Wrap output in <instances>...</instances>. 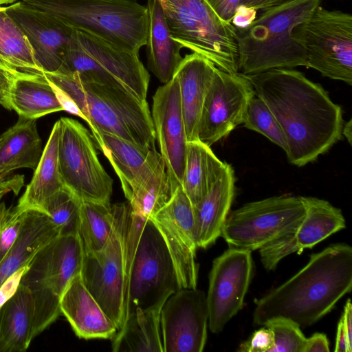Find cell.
Listing matches in <instances>:
<instances>
[{"label": "cell", "instance_id": "cell-1", "mask_svg": "<svg viewBox=\"0 0 352 352\" xmlns=\"http://www.w3.org/2000/svg\"><path fill=\"white\" fill-rule=\"evenodd\" d=\"M245 76L278 122L292 164L316 160L342 138L341 107L301 72L276 68Z\"/></svg>", "mask_w": 352, "mask_h": 352}, {"label": "cell", "instance_id": "cell-2", "mask_svg": "<svg viewBox=\"0 0 352 352\" xmlns=\"http://www.w3.org/2000/svg\"><path fill=\"white\" fill-rule=\"evenodd\" d=\"M351 287L352 248L332 244L311 254L298 273L256 300L253 323L263 326L282 317L300 328L311 326L331 311Z\"/></svg>", "mask_w": 352, "mask_h": 352}, {"label": "cell", "instance_id": "cell-3", "mask_svg": "<svg viewBox=\"0 0 352 352\" xmlns=\"http://www.w3.org/2000/svg\"><path fill=\"white\" fill-rule=\"evenodd\" d=\"M63 111L77 116L91 132L102 131L144 147L155 146L151 113L123 87L85 80L76 73H44Z\"/></svg>", "mask_w": 352, "mask_h": 352}, {"label": "cell", "instance_id": "cell-4", "mask_svg": "<svg viewBox=\"0 0 352 352\" xmlns=\"http://www.w3.org/2000/svg\"><path fill=\"white\" fill-rule=\"evenodd\" d=\"M320 3L321 0H295L265 10L245 26H234L239 73L248 76L276 68L307 67L305 50L293 37V32Z\"/></svg>", "mask_w": 352, "mask_h": 352}, {"label": "cell", "instance_id": "cell-5", "mask_svg": "<svg viewBox=\"0 0 352 352\" xmlns=\"http://www.w3.org/2000/svg\"><path fill=\"white\" fill-rule=\"evenodd\" d=\"M21 3L122 50L139 54L146 43L147 8L134 0H21Z\"/></svg>", "mask_w": 352, "mask_h": 352}, {"label": "cell", "instance_id": "cell-6", "mask_svg": "<svg viewBox=\"0 0 352 352\" xmlns=\"http://www.w3.org/2000/svg\"><path fill=\"white\" fill-rule=\"evenodd\" d=\"M170 36L230 74L239 73L235 28L221 20L206 0H158Z\"/></svg>", "mask_w": 352, "mask_h": 352}, {"label": "cell", "instance_id": "cell-7", "mask_svg": "<svg viewBox=\"0 0 352 352\" xmlns=\"http://www.w3.org/2000/svg\"><path fill=\"white\" fill-rule=\"evenodd\" d=\"M82 258L78 235H59L34 256L21 280L32 298L34 338L61 314L60 296L70 280L80 273Z\"/></svg>", "mask_w": 352, "mask_h": 352}, {"label": "cell", "instance_id": "cell-8", "mask_svg": "<svg viewBox=\"0 0 352 352\" xmlns=\"http://www.w3.org/2000/svg\"><path fill=\"white\" fill-rule=\"evenodd\" d=\"M112 208V232L100 250L83 253L80 274L86 288L118 331L126 318V239L131 206L128 202Z\"/></svg>", "mask_w": 352, "mask_h": 352}, {"label": "cell", "instance_id": "cell-9", "mask_svg": "<svg viewBox=\"0 0 352 352\" xmlns=\"http://www.w3.org/2000/svg\"><path fill=\"white\" fill-rule=\"evenodd\" d=\"M57 72L76 73L85 80L123 87L146 100L150 75L139 54L119 49L83 31L73 30Z\"/></svg>", "mask_w": 352, "mask_h": 352}, {"label": "cell", "instance_id": "cell-10", "mask_svg": "<svg viewBox=\"0 0 352 352\" xmlns=\"http://www.w3.org/2000/svg\"><path fill=\"white\" fill-rule=\"evenodd\" d=\"M305 48L307 67L323 76L352 85V15L318 6L294 30Z\"/></svg>", "mask_w": 352, "mask_h": 352}, {"label": "cell", "instance_id": "cell-11", "mask_svg": "<svg viewBox=\"0 0 352 352\" xmlns=\"http://www.w3.org/2000/svg\"><path fill=\"white\" fill-rule=\"evenodd\" d=\"M305 214L301 197L283 195L248 203L228 213L221 236L230 248L259 250L294 229Z\"/></svg>", "mask_w": 352, "mask_h": 352}, {"label": "cell", "instance_id": "cell-12", "mask_svg": "<svg viewBox=\"0 0 352 352\" xmlns=\"http://www.w3.org/2000/svg\"><path fill=\"white\" fill-rule=\"evenodd\" d=\"M179 289L168 250L155 225L148 219L129 270L126 316L137 309L164 304Z\"/></svg>", "mask_w": 352, "mask_h": 352}, {"label": "cell", "instance_id": "cell-13", "mask_svg": "<svg viewBox=\"0 0 352 352\" xmlns=\"http://www.w3.org/2000/svg\"><path fill=\"white\" fill-rule=\"evenodd\" d=\"M58 120V167L65 188L80 200L110 203L113 181L99 161L92 135L76 120Z\"/></svg>", "mask_w": 352, "mask_h": 352}, {"label": "cell", "instance_id": "cell-14", "mask_svg": "<svg viewBox=\"0 0 352 352\" xmlns=\"http://www.w3.org/2000/svg\"><path fill=\"white\" fill-rule=\"evenodd\" d=\"M253 272L250 250L229 248L213 261L206 295L211 332H221L241 309Z\"/></svg>", "mask_w": 352, "mask_h": 352}, {"label": "cell", "instance_id": "cell-15", "mask_svg": "<svg viewBox=\"0 0 352 352\" xmlns=\"http://www.w3.org/2000/svg\"><path fill=\"white\" fill-rule=\"evenodd\" d=\"M254 95L244 75L217 68L202 106L197 139L210 146L227 136L243 123L248 103Z\"/></svg>", "mask_w": 352, "mask_h": 352}, {"label": "cell", "instance_id": "cell-16", "mask_svg": "<svg viewBox=\"0 0 352 352\" xmlns=\"http://www.w3.org/2000/svg\"><path fill=\"white\" fill-rule=\"evenodd\" d=\"M161 234L173 261L180 289H195L199 265L192 206L181 186L150 218Z\"/></svg>", "mask_w": 352, "mask_h": 352}, {"label": "cell", "instance_id": "cell-17", "mask_svg": "<svg viewBox=\"0 0 352 352\" xmlns=\"http://www.w3.org/2000/svg\"><path fill=\"white\" fill-rule=\"evenodd\" d=\"M206 295L182 288L164 302L160 315L163 352H201L207 340Z\"/></svg>", "mask_w": 352, "mask_h": 352}, {"label": "cell", "instance_id": "cell-18", "mask_svg": "<svg viewBox=\"0 0 352 352\" xmlns=\"http://www.w3.org/2000/svg\"><path fill=\"white\" fill-rule=\"evenodd\" d=\"M152 120L160 153L173 187L182 185L187 139L177 78L158 87L153 98Z\"/></svg>", "mask_w": 352, "mask_h": 352}, {"label": "cell", "instance_id": "cell-19", "mask_svg": "<svg viewBox=\"0 0 352 352\" xmlns=\"http://www.w3.org/2000/svg\"><path fill=\"white\" fill-rule=\"evenodd\" d=\"M6 12L26 37L44 72H58L74 29L52 15L27 7L21 1L6 6Z\"/></svg>", "mask_w": 352, "mask_h": 352}, {"label": "cell", "instance_id": "cell-20", "mask_svg": "<svg viewBox=\"0 0 352 352\" xmlns=\"http://www.w3.org/2000/svg\"><path fill=\"white\" fill-rule=\"evenodd\" d=\"M91 133L118 176L126 198L162 161L155 146H141L102 131Z\"/></svg>", "mask_w": 352, "mask_h": 352}, {"label": "cell", "instance_id": "cell-21", "mask_svg": "<svg viewBox=\"0 0 352 352\" xmlns=\"http://www.w3.org/2000/svg\"><path fill=\"white\" fill-rule=\"evenodd\" d=\"M60 308L80 338L111 339L118 331L115 323L86 288L80 274L67 284L60 296Z\"/></svg>", "mask_w": 352, "mask_h": 352}, {"label": "cell", "instance_id": "cell-22", "mask_svg": "<svg viewBox=\"0 0 352 352\" xmlns=\"http://www.w3.org/2000/svg\"><path fill=\"white\" fill-rule=\"evenodd\" d=\"M206 57L192 52L182 59L174 76L177 78L187 141L197 139L202 106L217 69Z\"/></svg>", "mask_w": 352, "mask_h": 352}, {"label": "cell", "instance_id": "cell-23", "mask_svg": "<svg viewBox=\"0 0 352 352\" xmlns=\"http://www.w3.org/2000/svg\"><path fill=\"white\" fill-rule=\"evenodd\" d=\"M234 183V170L226 163L205 197L192 206L197 248H207L221 236L233 201Z\"/></svg>", "mask_w": 352, "mask_h": 352}, {"label": "cell", "instance_id": "cell-24", "mask_svg": "<svg viewBox=\"0 0 352 352\" xmlns=\"http://www.w3.org/2000/svg\"><path fill=\"white\" fill-rule=\"evenodd\" d=\"M59 235L60 228L45 214L25 211L15 242L0 263V287L18 270L29 266L37 252Z\"/></svg>", "mask_w": 352, "mask_h": 352}, {"label": "cell", "instance_id": "cell-25", "mask_svg": "<svg viewBox=\"0 0 352 352\" xmlns=\"http://www.w3.org/2000/svg\"><path fill=\"white\" fill-rule=\"evenodd\" d=\"M146 56L148 69L163 84L169 82L181 63L182 47L173 40L158 0H148Z\"/></svg>", "mask_w": 352, "mask_h": 352}, {"label": "cell", "instance_id": "cell-26", "mask_svg": "<svg viewBox=\"0 0 352 352\" xmlns=\"http://www.w3.org/2000/svg\"><path fill=\"white\" fill-rule=\"evenodd\" d=\"M60 122L53 126L40 161L30 182L19 199L16 208L21 212L35 210L41 212L47 200L65 188L58 167Z\"/></svg>", "mask_w": 352, "mask_h": 352}, {"label": "cell", "instance_id": "cell-27", "mask_svg": "<svg viewBox=\"0 0 352 352\" xmlns=\"http://www.w3.org/2000/svg\"><path fill=\"white\" fill-rule=\"evenodd\" d=\"M42 153L36 120L19 117L0 136V175L12 174L19 168L35 170Z\"/></svg>", "mask_w": 352, "mask_h": 352}, {"label": "cell", "instance_id": "cell-28", "mask_svg": "<svg viewBox=\"0 0 352 352\" xmlns=\"http://www.w3.org/2000/svg\"><path fill=\"white\" fill-rule=\"evenodd\" d=\"M34 305L28 288L20 283L0 309V352H23L34 339Z\"/></svg>", "mask_w": 352, "mask_h": 352}, {"label": "cell", "instance_id": "cell-29", "mask_svg": "<svg viewBox=\"0 0 352 352\" xmlns=\"http://www.w3.org/2000/svg\"><path fill=\"white\" fill-rule=\"evenodd\" d=\"M301 199L305 206V214L301 222L289 232L298 254L346 227L341 210L327 201L311 197Z\"/></svg>", "mask_w": 352, "mask_h": 352}, {"label": "cell", "instance_id": "cell-30", "mask_svg": "<svg viewBox=\"0 0 352 352\" xmlns=\"http://www.w3.org/2000/svg\"><path fill=\"white\" fill-rule=\"evenodd\" d=\"M164 304L137 309L112 339L114 352H163L160 315Z\"/></svg>", "mask_w": 352, "mask_h": 352}, {"label": "cell", "instance_id": "cell-31", "mask_svg": "<svg viewBox=\"0 0 352 352\" xmlns=\"http://www.w3.org/2000/svg\"><path fill=\"white\" fill-rule=\"evenodd\" d=\"M226 162L214 154L210 146L199 140L187 142L186 166L182 188L192 206L207 195Z\"/></svg>", "mask_w": 352, "mask_h": 352}, {"label": "cell", "instance_id": "cell-32", "mask_svg": "<svg viewBox=\"0 0 352 352\" xmlns=\"http://www.w3.org/2000/svg\"><path fill=\"white\" fill-rule=\"evenodd\" d=\"M10 107L19 117L32 120L63 111L45 77L36 75L15 79L10 94Z\"/></svg>", "mask_w": 352, "mask_h": 352}, {"label": "cell", "instance_id": "cell-33", "mask_svg": "<svg viewBox=\"0 0 352 352\" xmlns=\"http://www.w3.org/2000/svg\"><path fill=\"white\" fill-rule=\"evenodd\" d=\"M0 66L18 75L44 76L26 37L0 6Z\"/></svg>", "mask_w": 352, "mask_h": 352}, {"label": "cell", "instance_id": "cell-34", "mask_svg": "<svg viewBox=\"0 0 352 352\" xmlns=\"http://www.w3.org/2000/svg\"><path fill=\"white\" fill-rule=\"evenodd\" d=\"M175 190L162 160L144 180L133 188L126 199L132 213L148 219L168 202Z\"/></svg>", "mask_w": 352, "mask_h": 352}, {"label": "cell", "instance_id": "cell-35", "mask_svg": "<svg viewBox=\"0 0 352 352\" xmlns=\"http://www.w3.org/2000/svg\"><path fill=\"white\" fill-rule=\"evenodd\" d=\"M113 210L110 203L80 200L78 237L83 253L100 250L113 230Z\"/></svg>", "mask_w": 352, "mask_h": 352}, {"label": "cell", "instance_id": "cell-36", "mask_svg": "<svg viewBox=\"0 0 352 352\" xmlns=\"http://www.w3.org/2000/svg\"><path fill=\"white\" fill-rule=\"evenodd\" d=\"M80 200L66 188L58 191L45 203L41 212L60 230V235H78Z\"/></svg>", "mask_w": 352, "mask_h": 352}, {"label": "cell", "instance_id": "cell-37", "mask_svg": "<svg viewBox=\"0 0 352 352\" xmlns=\"http://www.w3.org/2000/svg\"><path fill=\"white\" fill-rule=\"evenodd\" d=\"M242 124L248 129L265 136L285 151L286 142L278 122L265 102L256 94L248 103Z\"/></svg>", "mask_w": 352, "mask_h": 352}, {"label": "cell", "instance_id": "cell-38", "mask_svg": "<svg viewBox=\"0 0 352 352\" xmlns=\"http://www.w3.org/2000/svg\"><path fill=\"white\" fill-rule=\"evenodd\" d=\"M263 326L274 334V345L269 352H303L307 338L294 321L278 317L269 320Z\"/></svg>", "mask_w": 352, "mask_h": 352}, {"label": "cell", "instance_id": "cell-39", "mask_svg": "<svg viewBox=\"0 0 352 352\" xmlns=\"http://www.w3.org/2000/svg\"><path fill=\"white\" fill-rule=\"evenodd\" d=\"M24 212L0 204V263L14 245L19 233Z\"/></svg>", "mask_w": 352, "mask_h": 352}, {"label": "cell", "instance_id": "cell-40", "mask_svg": "<svg viewBox=\"0 0 352 352\" xmlns=\"http://www.w3.org/2000/svg\"><path fill=\"white\" fill-rule=\"evenodd\" d=\"M274 345V334L267 327L256 330L251 337L239 346L241 352H269Z\"/></svg>", "mask_w": 352, "mask_h": 352}, {"label": "cell", "instance_id": "cell-41", "mask_svg": "<svg viewBox=\"0 0 352 352\" xmlns=\"http://www.w3.org/2000/svg\"><path fill=\"white\" fill-rule=\"evenodd\" d=\"M214 12L223 21L232 23L241 7V0H206Z\"/></svg>", "mask_w": 352, "mask_h": 352}, {"label": "cell", "instance_id": "cell-42", "mask_svg": "<svg viewBox=\"0 0 352 352\" xmlns=\"http://www.w3.org/2000/svg\"><path fill=\"white\" fill-rule=\"evenodd\" d=\"M19 76H22L0 66V105L8 110H11V90L15 79Z\"/></svg>", "mask_w": 352, "mask_h": 352}, {"label": "cell", "instance_id": "cell-43", "mask_svg": "<svg viewBox=\"0 0 352 352\" xmlns=\"http://www.w3.org/2000/svg\"><path fill=\"white\" fill-rule=\"evenodd\" d=\"M28 266L21 267L8 277L0 287V309L16 293Z\"/></svg>", "mask_w": 352, "mask_h": 352}, {"label": "cell", "instance_id": "cell-44", "mask_svg": "<svg viewBox=\"0 0 352 352\" xmlns=\"http://www.w3.org/2000/svg\"><path fill=\"white\" fill-rule=\"evenodd\" d=\"M24 184V175L10 174L0 175V204L1 199L7 193L12 192L17 195Z\"/></svg>", "mask_w": 352, "mask_h": 352}, {"label": "cell", "instance_id": "cell-45", "mask_svg": "<svg viewBox=\"0 0 352 352\" xmlns=\"http://www.w3.org/2000/svg\"><path fill=\"white\" fill-rule=\"evenodd\" d=\"M329 343L327 336L322 333H315L307 338L303 352H329Z\"/></svg>", "mask_w": 352, "mask_h": 352}, {"label": "cell", "instance_id": "cell-46", "mask_svg": "<svg viewBox=\"0 0 352 352\" xmlns=\"http://www.w3.org/2000/svg\"><path fill=\"white\" fill-rule=\"evenodd\" d=\"M295 0H241V7L247 10H267Z\"/></svg>", "mask_w": 352, "mask_h": 352}, {"label": "cell", "instance_id": "cell-47", "mask_svg": "<svg viewBox=\"0 0 352 352\" xmlns=\"http://www.w3.org/2000/svg\"><path fill=\"white\" fill-rule=\"evenodd\" d=\"M347 338L349 347L352 350V305L351 299H348L340 318Z\"/></svg>", "mask_w": 352, "mask_h": 352}, {"label": "cell", "instance_id": "cell-48", "mask_svg": "<svg viewBox=\"0 0 352 352\" xmlns=\"http://www.w3.org/2000/svg\"><path fill=\"white\" fill-rule=\"evenodd\" d=\"M352 350L349 347L346 333L344 329L342 320L340 319L336 333V340L334 352H351Z\"/></svg>", "mask_w": 352, "mask_h": 352}, {"label": "cell", "instance_id": "cell-49", "mask_svg": "<svg viewBox=\"0 0 352 352\" xmlns=\"http://www.w3.org/2000/svg\"><path fill=\"white\" fill-rule=\"evenodd\" d=\"M351 129H352V122L351 119H350L342 127V135H344L349 142V144H351Z\"/></svg>", "mask_w": 352, "mask_h": 352}, {"label": "cell", "instance_id": "cell-50", "mask_svg": "<svg viewBox=\"0 0 352 352\" xmlns=\"http://www.w3.org/2000/svg\"><path fill=\"white\" fill-rule=\"evenodd\" d=\"M17 0H0V6H1L2 5H7L9 3H14Z\"/></svg>", "mask_w": 352, "mask_h": 352}]
</instances>
